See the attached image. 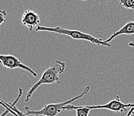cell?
<instances>
[{"instance_id": "6da1fadb", "label": "cell", "mask_w": 134, "mask_h": 116, "mask_svg": "<svg viewBox=\"0 0 134 116\" xmlns=\"http://www.w3.org/2000/svg\"><path fill=\"white\" fill-rule=\"evenodd\" d=\"M66 63L65 62H62L60 61H55L53 62L50 65V67L47 68L43 73L41 78L37 83L34 84L30 91L27 93L25 101L27 102L32 96L34 91H36L39 87L43 84H59L60 79H59V74H62L65 69Z\"/></svg>"}, {"instance_id": "52a82bcc", "label": "cell", "mask_w": 134, "mask_h": 116, "mask_svg": "<svg viewBox=\"0 0 134 116\" xmlns=\"http://www.w3.org/2000/svg\"><path fill=\"white\" fill-rule=\"evenodd\" d=\"M19 95H18V97H17V100H15L13 103H7V102H5V101H3V100H1V105L2 106H3V107H5V108L7 109L8 111H9V113H12V114L13 115L15 116H29L28 115H27L26 113H22V112H21L18 109V108L16 107V106H15V103L18 102V101H19V98H20V97L21 96H22L23 94V90H21V88L19 89Z\"/></svg>"}, {"instance_id": "7c38bea8", "label": "cell", "mask_w": 134, "mask_h": 116, "mask_svg": "<svg viewBox=\"0 0 134 116\" xmlns=\"http://www.w3.org/2000/svg\"><path fill=\"white\" fill-rule=\"evenodd\" d=\"M134 112V107H132V108H130V111L128 112V113L127 114L126 116H131V115H133Z\"/></svg>"}, {"instance_id": "8992f818", "label": "cell", "mask_w": 134, "mask_h": 116, "mask_svg": "<svg viewBox=\"0 0 134 116\" xmlns=\"http://www.w3.org/2000/svg\"><path fill=\"white\" fill-rule=\"evenodd\" d=\"M21 23L30 31L37 28L40 24V18L36 12L33 10H26L24 12L21 18Z\"/></svg>"}, {"instance_id": "5b68a950", "label": "cell", "mask_w": 134, "mask_h": 116, "mask_svg": "<svg viewBox=\"0 0 134 116\" xmlns=\"http://www.w3.org/2000/svg\"><path fill=\"white\" fill-rule=\"evenodd\" d=\"M0 60H1L2 64L5 68L12 69L20 68V69L26 70L27 71H29L34 77L37 76V74L32 69H31L30 67H28L26 65L21 63L14 56H12V55H0Z\"/></svg>"}, {"instance_id": "3957f363", "label": "cell", "mask_w": 134, "mask_h": 116, "mask_svg": "<svg viewBox=\"0 0 134 116\" xmlns=\"http://www.w3.org/2000/svg\"><path fill=\"white\" fill-rule=\"evenodd\" d=\"M90 90V86H87L85 88L82 93L80 94L79 96L71 99V100H68V101H63L62 103H52V104L46 105L42 109L40 110H30L29 107H25V111H26V114L30 115H44V116H57L62 110H63L64 107L68 106L73 101H75L77 100H79L81 97L86 96V94L89 93Z\"/></svg>"}, {"instance_id": "8fae6325", "label": "cell", "mask_w": 134, "mask_h": 116, "mask_svg": "<svg viewBox=\"0 0 134 116\" xmlns=\"http://www.w3.org/2000/svg\"><path fill=\"white\" fill-rule=\"evenodd\" d=\"M7 15V13L5 10H1L0 11V19H1V21H0V24L2 25L4 21H5V16Z\"/></svg>"}, {"instance_id": "5bb4252c", "label": "cell", "mask_w": 134, "mask_h": 116, "mask_svg": "<svg viewBox=\"0 0 134 116\" xmlns=\"http://www.w3.org/2000/svg\"><path fill=\"white\" fill-rule=\"evenodd\" d=\"M132 116H134V112H133V115H132Z\"/></svg>"}, {"instance_id": "9a60e30c", "label": "cell", "mask_w": 134, "mask_h": 116, "mask_svg": "<svg viewBox=\"0 0 134 116\" xmlns=\"http://www.w3.org/2000/svg\"><path fill=\"white\" fill-rule=\"evenodd\" d=\"M82 1H86V0H82Z\"/></svg>"}, {"instance_id": "ba28073f", "label": "cell", "mask_w": 134, "mask_h": 116, "mask_svg": "<svg viewBox=\"0 0 134 116\" xmlns=\"http://www.w3.org/2000/svg\"><path fill=\"white\" fill-rule=\"evenodd\" d=\"M123 34H125V35H131V34H134V21H129L128 23H127L124 26L118 30L116 32H114L112 34L110 37L108 39V40H105V41L106 43H109L110 41L118 37V35H123Z\"/></svg>"}, {"instance_id": "4fadbf2b", "label": "cell", "mask_w": 134, "mask_h": 116, "mask_svg": "<svg viewBox=\"0 0 134 116\" xmlns=\"http://www.w3.org/2000/svg\"><path fill=\"white\" fill-rule=\"evenodd\" d=\"M129 46H131V47H134V42L132 41V42H130L128 43Z\"/></svg>"}, {"instance_id": "277c9868", "label": "cell", "mask_w": 134, "mask_h": 116, "mask_svg": "<svg viewBox=\"0 0 134 116\" xmlns=\"http://www.w3.org/2000/svg\"><path fill=\"white\" fill-rule=\"evenodd\" d=\"M84 107L90 109H106L114 112H123L127 111V108L134 107V103H124L121 102L119 96H116L115 99L111 100L107 103L103 105H97V106H83Z\"/></svg>"}, {"instance_id": "7a4b0ae2", "label": "cell", "mask_w": 134, "mask_h": 116, "mask_svg": "<svg viewBox=\"0 0 134 116\" xmlns=\"http://www.w3.org/2000/svg\"><path fill=\"white\" fill-rule=\"evenodd\" d=\"M37 31H49V32H53L56 34H62V35H68L69 37L75 40H82L88 41L96 45H101V46H106V47H111V45L108 43H106L105 41L102 40V39L96 38L92 35L88 34H86L82 31H78V30H71L65 29V28L62 27L60 26H57L55 27H46L39 25L36 29Z\"/></svg>"}, {"instance_id": "9c48e42d", "label": "cell", "mask_w": 134, "mask_h": 116, "mask_svg": "<svg viewBox=\"0 0 134 116\" xmlns=\"http://www.w3.org/2000/svg\"><path fill=\"white\" fill-rule=\"evenodd\" d=\"M76 110L77 116H88L91 109L87 107H84L83 106H75L74 105H68L64 107L63 110Z\"/></svg>"}, {"instance_id": "30bf717a", "label": "cell", "mask_w": 134, "mask_h": 116, "mask_svg": "<svg viewBox=\"0 0 134 116\" xmlns=\"http://www.w3.org/2000/svg\"><path fill=\"white\" fill-rule=\"evenodd\" d=\"M119 4L126 9H134V0H118Z\"/></svg>"}]
</instances>
